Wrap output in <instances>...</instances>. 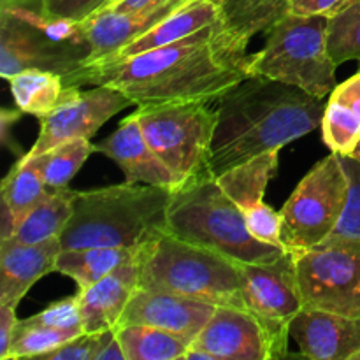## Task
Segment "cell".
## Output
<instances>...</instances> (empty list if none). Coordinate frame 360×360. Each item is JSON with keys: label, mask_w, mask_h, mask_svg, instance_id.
<instances>
[{"label": "cell", "mask_w": 360, "mask_h": 360, "mask_svg": "<svg viewBox=\"0 0 360 360\" xmlns=\"http://www.w3.org/2000/svg\"><path fill=\"white\" fill-rule=\"evenodd\" d=\"M239 271L243 299L255 315L290 326L292 319L304 308L292 252L271 262H239Z\"/></svg>", "instance_id": "obj_14"}, {"label": "cell", "mask_w": 360, "mask_h": 360, "mask_svg": "<svg viewBox=\"0 0 360 360\" xmlns=\"http://www.w3.org/2000/svg\"><path fill=\"white\" fill-rule=\"evenodd\" d=\"M139 248L125 246H94V248L62 250L56 260V273L72 278L79 290L91 287L123 264L137 257Z\"/></svg>", "instance_id": "obj_22"}, {"label": "cell", "mask_w": 360, "mask_h": 360, "mask_svg": "<svg viewBox=\"0 0 360 360\" xmlns=\"http://www.w3.org/2000/svg\"><path fill=\"white\" fill-rule=\"evenodd\" d=\"M0 192H2V202L16 214L20 221L51 193L34 158L28 153H25L13 165L9 174L4 178Z\"/></svg>", "instance_id": "obj_27"}, {"label": "cell", "mask_w": 360, "mask_h": 360, "mask_svg": "<svg viewBox=\"0 0 360 360\" xmlns=\"http://www.w3.org/2000/svg\"><path fill=\"white\" fill-rule=\"evenodd\" d=\"M322 141L333 153L348 155L354 151L360 139V118L355 112L338 102H327L322 118Z\"/></svg>", "instance_id": "obj_30"}, {"label": "cell", "mask_w": 360, "mask_h": 360, "mask_svg": "<svg viewBox=\"0 0 360 360\" xmlns=\"http://www.w3.org/2000/svg\"><path fill=\"white\" fill-rule=\"evenodd\" d=\"M326 98L267 77L250 76L217 98V129L211 146V172H221L281 150L322 125Z\"/></svg>", "instance_id": "obj_2"}, {"label": "cell", "mask_w": 360, "mask_h": 360, "mask_svg": "<svg viewBox=\"0 0 360 360\" xmlns=\"http://www.w3.org/2000/svg\"><path fill=\"white\" fill-rule=\"evenodd\" d=\"M288 323L267 320L250 309L217 306L192 347L213 360H280L288 357Z\"/></svg>", "instance_id": "obj_11"}, {"label": "cell", "mask_w": 360, "mask_h": 360, "mask_svg": "<svg viewBox=\"0 0 360 360\" xmlns=\"http://www.w3.org/2000/svg\"><path fill=\"white\" fill-rule=\"evenodd\" d=\"M220 11L213 0H185L179 4L171 14L158 21L155 27L144 32L143 35L120 49L108 60H102L98 63H112L118 60L129 58V56L139 55V53L150 51V49L162 48V46L172 44L181 39L190 37L204 28L211 27L214 23H220ZM97 65V63H94Z\"/></svg>", "instance_id": "obj_21"}, {"label": "cell", "mask_w": 360, "mask_h": 360, "mask_svg": "<svg viewBox=\"0 0 360 360\" xmlns=\"http://www.w3.org/2000/svg\"><path fill=\"white\" fill-rule=\"evenodd\" d=\"M278 164L280 150L266 151L221 172L217 181L243 211L253 238L285 250L281 243V214L264 202V193L276 174Z\"/></svg>", "instance_id": "obj_13"}, {"label": "cell", "mask_w": 360, "mask_h": 360, "mask_svg": "<svg viewBox=\"0 0 360 360\" xmlns=\"http://www.w3.org/2000/svg\"><path fill=\"white\" fill-rule=\"evenodd\" d=\"M60 252V238L35 245L0 241V304H20L41 278L56 271Z\"/></svg>", "instance_id": "obj_18"}, {"label": "cell", "mask_w": 360, "mask_h": 360, "mask_svg": "<svg viewBox=\"0 0 360 360\" xmlns=\"http://www.w3.org/2000/svg\"><path fill=\"white\" fill-rule=\"evenodd\" d=\"M352 360H360V352H359V354H355L354 359H352Z\"/></svg>", "instance_id": "obj_45"}, {"label": "cell", "mask_w": 360, "mask_h": 360, "mask_svg": "<svg viewBox=\"0 0 360 360\" xmlns=\"http://www.w3.org/2000/svg\"><path fill=\"white\" fill-rule=\"evenodd\" d=\"M115 336V329L102 333H83L63 343L62 347L48 352L41 359L48 360H98V354L104 350L108 341Z\"/></svg>", "instance_id": "obj_34"}, {"label": "cell", "mask_w": 360, "mask_h": 360, "mask_svg": "<svg viewBox=\"0 0 360 360\" xmlns=\"http://www.w3.org/2000/svg\"><path fill=\"white\" fill-rule=\"evenodd\" d=\"M27 320L32 323H39V326L53 327V329L69 330V333L76 334L84 333L83 315H81L77 295L51 302L48 308H44L41 313H37V315L30 316Z\"/></svg>", "instance_id": "obj_33"}, {"label": "cell", "mask_w": 360, "mask_h": 360, "mask_svg": "<svg viewBox=\"0 0 360 360\" xmlns=\"http://www.w3.org/2000/svg\"><path fill=\"white\" fill-rule=\"evenodd\" d=\"M246 48L220 21L172 44L84 67L65 88L105 84L125 94L134 105L211 102L250 77Z\"/></svg>", "instance_id": "obj_1"}, {"label": "cell", "mask_w": 360, "mask_h": 360, "mask_svg": "<svg viewBox=\"0 0 360 360\" xmlns=\"http://www.w3.org/2000/svg\"><path fill=\"white\" fill-rule=\"evenodd\" d=\"M137 288H139V266L137 259H134L91 287L77 292L84 333H102V330L115 329Z\"/></svg>", "instance_id": "obj_19"}, {"label": "cell", "mask_w": 360, "mask_h": 360, "mask_svg": "<svg viewBox=\"0 0 360 360\" xmlns=\"http://www.w3.org/2000/svg\"><path fill=\"white\" fill-rule=\"evenodd\" d=\"M359 0H290V13L297 16H338Z\"/></svg>", "instance_id": "obj_36"}, {"label": "cell", "mask_w": 360, "mask_h": 360, "mask_svg": "<svg viewBox=\"0 0 360 360\" xmlns=\"http://www.w3.org/2000/svg\"><path fill=\"white\" fill-rule=\"evenodd\" d=\"M210 102L137 105L136 115L148 144L183 183L213 176L211 146L217 108Z\"/></svg>", "instance_id": "obj_8"}, {"label": "cell", "mask_w": 360, "mask_h": 360, "mask_svg": "<svg viewBox=\"0 0 360 360\" xmlns=\"http://www.w3.org/2000/svg\"><path fill=\"white\" fill-rule=\"evenodd\" d=\"M98 360H127L125 359V352H123L122 345H120L118 338L115 336L108 341V345L104 347V350L98 354Z\"/></svg>", "instance_id": "obj_41"}, {"label": "cell", "mask_w": 360, "mask_h": 360, "mask_svg": "<svg viewBox=\"0 0 360 360\" xmlns=\"http://www.w3.org/2000/svg\"><path fill=\"white\" fill-rule=\"evenodd\" d=\"M16 308L18 306L0 304V360H7L9 355L11 341L18 326Z\"/></svg>", "instance_id": "obj_38"}, {"label": "cell", "mask_w": 360, "mask_h": 360, "mask_svg": "<svg viewBox=\"0 0 360 360\" xmlns=\"http://www.w3.org/2000/svg\"><path fill=\"white\" fill-rule=\"evenodd\" d=\"M0 6H28V7H37L39 0H2Z\"/></svg>", "instance_id": "obj_42"}, {"label": "cell", "mask_w": 360, "mask_h": 360, "mask_svg": "<svg viewBox=\"0 0 360 360\" xmlns=\"http://www.w3.org/2000/svg\"><path fill=\"white\" fill-rule=\"evenodd\" d=\"M95 151L118 164L130 185H153L171 192L183 185L181 179L150 148L136 111L127 116L115 132L95 144Z\"/></svg>", "instance_id": "obj_16"}, {"label": "cell", "mask_w": 360, "mask_h": 360, "mask_svg": "<svg viewBox=\"0 0 360 360\" xmlns=\"http://www.w3.org/2000/svg\"><path fill=\"white\" fill-rule=\"evenodd\" d=\"M340 157L348 174V181H350V197H348L347 210H345L340 224L327 239L360 238V164L345 155H340Z\"/></svg>", "instance_id": "obj_32"}, {"label": "cell", "mask_w": 360, "mask_h": 360, "mask_svg": "<svg viewBox=\"0 0 360 360\" xmlns=\"http://www.w3.org/2000/svg\"><path fill=\"white\" fill-rule=\"evenodd\" d=\"M165 231L236 262H271L287 252L253 238L243 211L214 176L192 179L172 190Z\"/></svg>", "instance_id": "obj_4"}, {"label": "cell", "mask_w": 360, "mask_h": 360, "mask_svg": "<svg viewBox=\"0 0 360 360\" xmlns=\"http://www.w3.org/2000/svg\"><path fill=\"white\" fill-rule=\"evenodd\" d=\"M302 357L352 360L360 352V319L302 308L288 326Z\"/></svg>", "instance_id": "obj_17"}, {"label": "cell", "mask_w": 360, "mask_h": 360, "mask_svg": "<svg viewBox=\"0 0 360 360\" xmlns=\"http://www.w3.org/2000/svg\"><path fill=\"white\" fill-rule=\"evenodd\" d=\"M294 257L304 308L360 319V238L326 239Z\"/></svg>", "instance_id": "obj_10"}, {"label": "cell", "mask_w": 360, "mask_h": 360, "mask_svg": "<svg viewBox=\"0 0 360 360\" xmlns=\"http://www.w3.org/2000/svg\"><path fill=\"white\" fill-rule=\"evenodd\" d=\"M83 23L48 18L28 6H0V76L28 69L56 72L69 83L90 58Z\"/></svg>", "instance_id": "obj_6"}, {"label": "cell", "mask_w": 360, "mask_h": 360, "mask_svg": "<svg viewBox=\"0 0 360 360\" xmlns=\"http://www.w3.org/2000/svg\"><path fill=\"white\" fill-rule=\"evenodd\" d=\"M214 309L217 306L199 299L137 288L127 304L118 326L139 323V326L158 327L193 341L210 322Z\"/></svg>", "instance_id": "obj_15"}, {"label": "cell", "mask_w": 360, "mask_h": 360, "mask_svg": "<svg viewBox=\"0 0 360 360\" xmlns=\"http://www.w3.org/2000/svg\"><path fill=\"white\" fill-rule=\"evenodd\" d=\"M7 81L16 108L37 118L49 115L65 90L60 74L41 69L23 70Z\"/></svg>", "instance_id": "obj_26"}, {"label": "cell", "mask_w": 360, "mask_h": 360, "mask_svg": "<svg viewBox=\"0 0 360 360\" xmlns=\"http://www.w3.org/2000/svg\"><path fill=\"white\" fill-rule=\"evenodd\" d=\"M329 53L336 65L360 62V0L329 20Z\"/></svg>", "instance_id": "obj_31"}, {"label": "cell", "mask_w": 360, "mask_h": 360, "mask_svg": "<svg viewBox=\"0 0 360 360\" xmlns=\"http://www.w3.org/2000/svg\"><path fill=\"white\" fill-rule=\"evenodd\" d=\"M350 197V181L341 157L330 151L301 179L281 207V243L301 252L326 241L340 224Z\"/></svg>", "instance_id": "obj_9"}, {"label": "cell", "mask_w": 360, "mask_h": 360, "mask_svg": "<svg viewBox=\"0 0 360 360\" xmlns=\"http://www.w3.org/2000/svg\"><path fill=\"white\" fill-rule=\"evenodd\" d=\"M23 115V111L21 109H7L4 108L2 109V115H0V125H2V130H0V137H2V144L4 146H9L13 148V151H16V153L20 155H25L21 153V148L16 146L14 143H11V136H9V127L14 125V123L20 120V116Z\"/></svg>", "instance_id": "obj_40"}, {"label": "cell", "mask_w": 360, "mask_h": 360, "mask_svg": "<svg viewBox=\"0 0 360 360\" xmlns=\"http://www.w3.org/2000/svg\"><path fill=\"white\" fill-rule=\"evenodd\" d=\"M129 105L134 104L125 94L105 84H97L91 90L65 88L56 108L39 118L37 141L27 153L41 155L67 141L91 139L105 122Z\"/></svg>", "instance_id": "obj_12"}, {"label": "cell", "mask_w": 360, "mask_h": 360, "mask_svg": "<svg viewBox=\"0 0 360 360\" xmlns=\"http://www.w3.org/2000/svg\"><path fill=\"white\" fill-rule=\"evenodd\" d=\"M139 288L248 309L239 262L164 232L137 252Z\"/></svg>", "instance_id": "obj_5"}, {"label": "cell", "mask_w": 360, "mask_h": 360, "mask_svg": "<svg viewBox=\"0 0 360 360\" xmlns=\"http://www.w3.org/2000/svg\"><path fill=\"white\" fill-rule=\"evenodd\" d=\"M116 338L127 360H176L192 347V340L151 326H116Z\"/></svg>", "instance_id": "obj_25"}, {"label": "cell", "mask_w": 360, "mask_h": 360, "mask_svg": "<svg viewBox=\"0 0 360 360\" xmlns=\"http://www.w3.org/2000/svg\"><path fill=\"white\" fill-rule=\"evenodd\" d=\"M76 197V190L67 186L51 192L21 220L16 234L11 239L25 245H35V243L60 238L74 213Z\"/></svg>", "instance_id": "obj_24"}, {"label": "cell", "mask_w": 360, "mask_h": 360, "mask_svg": "<svg viewBox=\"0 0 360 360\" xmlns=\"http://www.w3.org/2000/svg\"><path fill=\"white\" fill-rule=\"evenodd\" d=\"M329 20L288 13L266 30L264 48L248 55L250 76L292 84L313 97L326 98L336 83V62L329 53Z\"/></svg>", "instance_id": "obj_7"}, {"label": "cell", "mask_w": 360, "mask_h": 360, "mask_svg": "<svg viewBox=\"0 0 360 360\" xmlns=\"http://www.w3.org/2000/svg\"><path fill=\"white\" fill-rule=\"evenodd\" d=\"M79 336L69 330L53 329V327L39 326V323L28 322L27 319L18 320L16 330H14L13 341H11L9 359H41L48 352L62 347L63 343L72 338Z\"/></svg>", "instance_id": "obj_29"}, {"label": "cell", "mask_w": 360, "mask_h": 360, "mask_svg": "<svg viewBox=\"0 0 360 360\" xmlns=\"http://www.w3.org/2000/svg\"><path fill=\"white\" fill-rule=\"evenodd\" d=\"M348 157H350V158H354V160H357L359 164H360V139H359L357 146L354 148V151H352V153L348 155Z\"/></svg>", "instance_id": "obj_43"}, {"label": "cell", "mask_w": 360, "mask_h": 360, "mask_svg": "<svg viewBox=\"0 0 360 360\" xmlns=\"http://www.w3.org/2000/svg\"><path fill=\"white\" fill-rule=\"evenodd\" d=\"M94 151L95 144H91L90 139H74L58 144L41 155H28L34 158L49 192H55L69 185L70 179L77 174Z\"/></svg>", "instance_id": "obj_28"}, {"label": "cell", "mask_w": 360, "mask_h": 360, "mask_svg": "<svg viewBox=\"0 0 360 360\" xmlns=\"http://www.w3.org/2000/svg\"><path fill=\"white\" fill-rule=\"evenodd\" d=\"M183 2L185 0H172L165 7L151 13H118L112 9H101L88 20L81 21L91 49L86 67L108 60L109 56L118 53L155 27L158 21L164 20Z\"/></svg>", "instance_id": "obj_20"}, {"label": "cell", "mask_w": 360, "mask_h": 360, "mask_svg": "<svg viewBox=\"0 0 360 360\" xmlns=\"http://www.w3.org/2000/svg\"><path fill=\"white\" fill-rule=\"evenodd\" d=\"M118 2H122V0H109L108 4H105L104 7H102V9H108V7H112V6H116V4Z\"/></svg>", "instance_id": "obj_44"}, {"label": "cell", "mask_w": 360, "mask_h": 360, "mask_svg": "<svg viewBox=\"0 0 360 360\" xmlns=\"http://www.w3.org/2000/svg\"><path fill=\"white\" fill-rule=\"evenodd\" d=\"M225 30L248 46L253 35L266 32L290 13V0H213Z\"/></svg>", "instance_id": "obj_23"}, {"label": "cell", "mask_w": 360, "mask_h": 360, "mask_svg": "<svg viewBox=\"0 0 360 360\" xmlns=\"http://www.w3.org/2000/svg\"><path fill=\"white\" fill-rule=\"evenodd\" d=\"M108 2L109 0H39L37 9L48 18H63L81 23Z\"/></svg>", "instance_id": "obj_35"}, {"label": "cell", "mask_w": 360, "mask_h": 360, "mask_svg": "<svg viewBox=\"0 0 360 360\" xmlns=\"http://www.w3.org/2000/svg\"><path fill=\"white\" fill-rule=\"evenodd\" d=\"M171 190L122 185L77 192L74 213L60 236L62 250L94 246L141 248L165 231Z\"/></svg>", "instance_id": "obj_3"}, {"label": "cell", "mask_w": 360, "mask_h": 360, "mask_svg": "<svg viewBox=\"0 0 360 360\" xmlns=\"http://www.w3.org/2000/svg\"><path fill=\"white\" fill-rule=\"evenodd\" d=\"M171 2L172 0H122L108 9L118 11V13H151V11L162 9Z\"/></svg>", "instance_id": "obj_39"}, {"label": "cell", "mask_w": 360, "mask_h": 360, "mask_svg": "<svg viewBox=\"0 0 360 360\" xmlns=\"http://www.w3.org/2000/svg\"><path fill=\"white\" fill-rule=\"evenodd\" d=\"M329 101L345 105L360 118V70L352 77H348L347 81L338 84L330 94Z\"/></svg>", "instance_id": "obj_37"}]
</instances>
